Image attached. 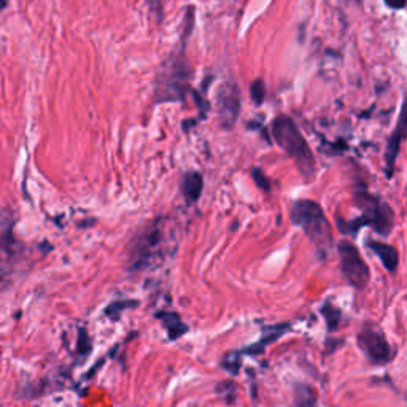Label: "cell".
I'll use <instances>...</instances> for the list:
<instances>
[{"label": "cell", "mask_w": 407, "mask_h": 407, "mask_svg": "<svg viewBox=\"0 0 407 407\" xmlns=\"http://www.w3.org/2000/svg\"><path fill=\"white\" fill-rule=\"evenodd\" d=\"M355 202L362 210V217L348 223L339 218V229L344 234H357L363 226H369L380 236H388L393 231L394 213L390 204L380 199L379 196L371 194L366 188L355 191Z\"/></svg>", "instance_id": "1"}, {"label": "cell", "mask_w": 407, "mask_h": 407, "mask_svg": "<svg viewBox=\"0 0 407 407\" xmlns=\"http://www.w3.org/2000/svg\"><path fill=\"white\" fill-rule=\"evenodd\" d=\"M272 136L285 153L294 161L301 176L306 180L315 177V159L313 153L302 136L299 127L287 115L277 116L272 123Z\"/></svg>", "instance_id": "2"}, {"label": "cell", "mask_w": 407, "mask_h": 407, "mask_svg": "<svg viewBox=\"0 0 407 407\" xmlns=\"http://www.w3.org/2000/svg\"><path fill=\"white\" fill-rule=\"evenodd\" d=\"M292 222L306 232L320 255L327 257L333 247V231L322 207L313 201H296L292 206Z\"/></svg>", "instance_id": "3"}, {"label": "cell", "mask_w": 407, "mask_h": 407, "mask_svg": "<svg viewBox=\"0 0 407 407\" xmlns=\"http://www.w3.org/2000/svg\"><path fill=\"white\" fill-rule=\"evenodd\" d=\"M191 69L186 62L183 51L172 55L162 66V72L156 80L155 101L169 102L182 101L186 92L190 91Z\"/></svg>", "instance_id": "4"}, {"label": "cell", "mask_w": 407, "mask_h": 407, "mask_svg": "<svg viewBox=\"0 0 407 407\" xmlns=\"http://www.w3.org/2000/svg\"><path fill=\"white\" fill-rule=\"evenodd\" d=\"M341 258V269L345 280L352 285L355 290H363L369 283V267L362 258L358 248L352 242L342 241L337 245Z\"/></svg>", "instance_id": "5"}, {"label": "cell", "mask_w": 407, "mask_h": 407, "mask_svg": "<svg viewBox=\"0 0 407 407\" xmlns=\"http://www.w3.org/2000/svg\"><path fill=\"white\" fill-rule=\"evenodd\" d=\"M359 350L364 353V357L369 359L372 364L383 366L392 362L393 350L390 347L385 334L372 323H366L358 333L357 337Z\"/></svg>", "instance_id": "6"}, {"label": "cell", "mask_w": 407, "mask_h": 407, "mask_svg": "<svg viewBox=\"0 0 407 407\" xmlns=\"http://www.w3.org/2000/svg\"><path fill=\"white\" fill-rule=\"evenodd\" d=\"M407 141V99H404L403 106H401V112L398 116L397 126H394L393 132L390 134L387 141L385 150V176L387 178H393L394 167H397V159L401 151V145Z\"/></svg>", "instance_id": "7"}, {"label": "cell", "mask_w": 407, "mask_h": 407, "mask_svg": "<svg viewBox=\"0 0 407 407\" xmlns=\"http://www.w3.org/2000/svg\"><path fill=\"white\" fill-rule=\"evenodd\" d=\"M217 101L222 124L224 127H232L241 112V99L237 86L234 83H231V81L220 86Z\"/></svg>", "instance_id": "8"}, {"label": "cell", "mask_w": 407, "mask_h": 407, "mask_svg": "<svg viewBox=\"0 0 407 407\" xmlns=\"http://www.w3.org/2000/svg\"><path fill=\"white\" fill-rule=\"evenodd\" d=\"M366 245H368L371 252L380 259V263L388 272H392V274L397 272L399 264V253L397 248L379 241H366Z\"/></svg>", "instance_id": "9"}, {"label": "cell", "mask_w": 407, "mask_h": 407, "mask_svg": "<svg viewBox=\"0 0 407 407\" xmlns=\"http://www.w3.org/2000/svg\"><path fill=\"white\" fill-rule=\"evenodd\" d=\"M202 177L197 172H188L182 180V191L188 202H194L199 199L202 193Z\"/></svg>", "instance_id": "10"}, {"label": "cell", "mask_w": 407, "mask_h": 407, "mask_svg": "<svg viewBox=\"0 0 407 407\" xmlns=\"http://www.w3.org/2000/svg\"><path fill=\"white\" fill-rule=\"evenodd\" d=\"M293 407H317L315 392L309 385H306V383H299L294 390Z\"/></svg>", "instance_id": "11"}, {"label": "cell", "mask_w": 407, "mask_h": 407, "mask_svg": "<svg viewBox=\"0 0 407 407\" xmlns=\"http://www.w3.org/2000/svg\"><path fill=\"white\" fill-rule=\"evenodd\" d=\"M164 322L167 323V329H169V336H171V339L180 337L183 333H186V329H188L182 322H180V318L177 315H166Z\"/></svg>", "instance_id": "12"}, {"label": "cell", "mask_w": 407, "mask_h": 407, "mask_svg": "<svg viewBox=\"0 0 407 407\" xmlns=\"http://www.w3.org/2000/svg\"><path fill=\"white\" fill-rule=\"evenodd\" d=\"M322 312H323V317L327 318L328 328L331 331L337 329V327H339V322H341V310L336 309V307H333L331 304H327L322 309Z\"/></svg>", "instance_id": "13"}, {"label": "cell", "mask_w": 407, "mask_h": 407, "mask_svg": "<svg viewBox=\"0 0 407 407\" xmlns=\"http://www.w3.org/2000/svg\"><path fill=\"white\" fill-rule=\"evenodd\" d=\"M193 26H194V7H188V11L185 15V22H183V31H182V45L188 42L190 34L193 32Z\"/></svg>", "instance_id": "14"}, {"label": "cell", "mask_w": 407, "mask_h": 407, "mask_svg": "<svg viewBox=\"0 0 407 407\" xmlns=\"http://www.w3.org/2000/svg\"><path fill=\"white\" fill-rule=\"evenodd\" d=\"M252 99L253 102L257 103V106H263L264 99H266V86H264V81L263 80H257L252 83Z\"/></svg>", "instance_id": "15"}, {"label": "cell", "mask_w": 407, "mask_h": 407, "mask_svg": "<svg viewBox=\"0 0 407 407\" xmlns=\"http://www.w3.org/2000/svg\"><path fill=\"white\" fill-rule=\"evenodd\" d=\"M253 178H255V182H257L261 188H264V190H269V180H267L264 176H263V172L259 171V169H253Z\"/></svg>", "instance_id": "16"}, {"label": "cell", "mask_w": 407, "mask_h": 407, "mask_svg": "<svg viewBox=\"0 0 407 407\" xmlns=\"http://www.w3.org/2000/svg\"><path fill=\"white\" fill-rule=\"evenodd\" d=\"M383 2L392 10H403L407 5V0H383Z\"/></svg>", "instance_id": "17"}, {"label": "cell", "mask_w": 407, "mask_h": 407, "mask_svg": "<svg viewBox=\"0 0 407 407\" xmlns=\"http://www.w3.org/2000/svg\"><path fill=\"white\" fill-rule=\"evenodd\" d=\"M2 7H3V8H5V7H7V0H3V3H2Z\"/></svg>", "instance_id": "18"}]
</instances>
